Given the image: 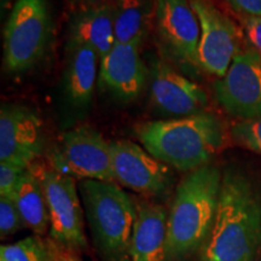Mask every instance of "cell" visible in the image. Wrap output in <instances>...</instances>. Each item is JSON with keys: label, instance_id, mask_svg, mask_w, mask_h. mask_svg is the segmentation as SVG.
Returning <instances> with one entry per match:
<instances>
[{"label": "cell", "instance_id": "6da1fadb", "mask_svg": "<svg viewBox=\"0 0 261 261\" xmlns=\"http://www.w3.org/2000/svg\"><path fill=\"white\" fill-rule=\"evenodd\" d=\"M261 254V192L238 168H226L213 227L201 261H257Z\"/></svg>", "mask_w": 261, "mask_h": 261}, {"label": "cell", "instance_id": "7a4b0ae2", "mask_svg": "<svg viewBox=\"0 0 261 261\" xmlns=\"http://www.w3.org/2000/svg\"><path fill=\"white\" fill-rule=\"evenodd\" d=\"M136 135L150 155L188 173L210 165L226 142L223 121L210 112L140 123Z\"/></svg>", "mask_w": 261, "mask_h": 261}, {"label": "cell", "instance_id": "3957f363", "mask_svg": "<svg viewBox=\"0 0 261 261\" xmlns=\"http://www.w3.org/2000/svg\"><path fill=\"white\" fill-rule=\"evenodd\" d=\"M221 181L220 168L210 163L179 182L168 213L167 261H187L201 252L217 215Z\"/></svg>", "mask_w": 261, "mask_h": 261}, {"label": "cell", "instance_id": "277c9868", "mask_svg": "<svg viewBox=\"0 0 261 261\" xmlns=\"http://www.w3.org/2000/svg\"><path fill=\"white\" fill-rule=\"evenodd\" d=\"M79 192L94 247L103 261H129L137 218L136 201L115 181L79 182Z\"/></svg>", "mask_w": 261, "mask_h": 261}, {"label": "cell", "instance_id": "5b68a950", "mask_svg": "<svg viewBox=\"0 0 261 261\" xmlns=\"http://www.w3.org/2000/svg\"><path fill=\"white\" fill-rule=\"evenodd\" d=\"M51 38L47 0H17L4 28V67L22 73L45 55Z\"/></svg>", "mask_w": 261, "mask_h": 261}, {"label": "cell", "instance_id": "8992f818", "mask_svg": "<svg viewBox=\"0 0 261 261\" xmlns=\"http://www.w3.org/2000/svg\"><path fill=\"white\" fill-rule=\"evenodd\" d=\"M48 163L57 172L74 179L115 181L110 142L86 125L61 136L48 154Z\"/></svg>", "mask_w": 261, "mask_h": 261}, {"label": "cell", "instance_id": "52a82bcc", "mask_svg": "<svg viewBox=\"0 0 261 261\" xmlns=\"http://www.w3.org/2000/svg\"><path fill=\"white\" fill-rule=\"evenodd\" d=\"M154 23L166 57L187 74L200 73L201 28L189 0H156Z\"/></svg>", "mask_w": 261, "mask_h": 261}, {"label": "cell", "instance_id": "ba28073f", "mask_svg": "<svg viewBox=\"0 0 261 261\" xmlns=\"http://www.w3.org/2000/svg\"><path fill=\"white\" fill-rule=\"evenodd\" d=\"M29 169L37 175L44 189L51 237L71 249L86 246L79 185L75 179L62 174L51 166L35 162Z\"/></svg>", "mask_w": 261, "mask_h": 261}, {"label": "cell", "instance_id": "9c48e42d", "mask_svg": "<svg viewBox=\"0 0 261 261\" xmlns=\"http://www.w3.org/2000/svg\"><path fill=\"white\" fill-rule=\"evenodd\" d=\"M217 102L228 115L243 120L261 117V55L241 50L223 77L214 84Z\"/></svg>", "mask_w": 261, "mask_h": 261}, {"label": "cell", "instance_id": "30bf717a", "mask_svg": "<svg viewBox=\"0 0 261 261\" xmlns=\"http://www.w3.org/2000/svg\"><path fill=\"white\" fill-rule=\"evenodd\" d=\"M150 104L161 116L177 119L207 112L208 97L198 84L162 58L149 63Z\"/></svg>", "mask_w": 261, "mask_h": 261}, {"label": "cell", "instance_id": "8fae6325", "mask_svg": "<svg viewBox=\"0 0 261 261\" xmlns=\"http://www.w3.org/2000/svg\"><path fill=\"white\" fill-rule=\"evenodd\" d=\"M115 182L148 197H165L174 182L166 163L128 140L110 142Z\"/></svg>", "mask_w": 261, "mask_h": 261}, {"label": "cell", "instance_id": "7c38bea8", "mask_svg": "<svg viewBox=\"0 0 261 261\" xmlns=\"http://www.w3.org/2000/svg\"><path fill=\"white\" fill-rule=\"evenodd\" d=\"M189 3L201 28L198 46L201 70L220 79L241 51L238 29L212 0H189Z\"/></svg>", "mask_w": 261, "mask_h": 261}, {"label": "cell", "instance_id": "4fadbf2b", "mask_svg": "<svg viewBox=\"0 0 261 261\" xmlns=\"http://www.w3.org/2000/svg\"><path fill=\"white\" fill-rule=\"evenodd\" d=\"M40 116L21 104H3L0 110V162L27 169L44 151Z\"/></svg>", "mask_w": 261, "mask_h": 261}, {"label": "cell", "instance_id": "5bb4252c", "mask_svg": "<svg viewBox=\"0 0 261 261\" xmlns=\"http://www.w3.org/2000/svg\"><path fill=\"white\" fill-rule=\"evenodd\" d=\"M139 47L138 44H115L100 61L99 89L119 102L135 100L149 83V68L140 56Z\"/></svg>", "mask_w": 261, "mask_h": 261}, {"label": "cell", "instance_id": "9a60e30c", "mask_svg": "<svg viewBox=\"0 0 261 261\" xmlns=\"http://www.w3.org/2000/svg\"><path fill=\"white\" fill-rule=\"evenodd\" d=\"M136 207L130 261H167V210L162 204L149 201H136Z\"/></svg>", "mask_w": 261, "mask_h": 261}, {"label": "cell", "instance_id": "2e32d148", "mask_svg": "<svg viewBox=\"0 0 261 261\" xmlns=\"http://www.w3.org/2000/svg\"><path fill=\"white\" fill-rule=\"evenodd\" d=\"M98 55L86 45L69 40L63 70L64 96L71 106L86 109L93 99Z\"/></svg>", "mask_w": 261, "mask_h": 261}, {"label": "cell", "instance_id": "e0dca14e", "mask_svg": "<svg viewBox=\"0 0 261 261\" xmlns=\"http://www.w3.org/2000/svg\"><path fill=\"white\" fill-rule=\"evenodd\" d=\"M69 29V40L91 47L102 61L116 44L114 5L112 3H103L83 6L71 17Z\"/></svg>", "mask_w": 261, "mask_h": 261}, {"label": "cell", "instance_id": "ac0fdd59", "mask_svg": "<svg viewBox=\"0 0 261 261\" xmlns=\"http://www.w3.org/2000/svg\"><path fill=\"white\" fill-rule=\"evenodd\" d=\"M113 5L116 44L142 45L155 18L156 0H115Z\"/></svg>", "mask_w": 261, "mask_h": 261}, {"label": "cell", "instance_id": "d6986e66", "mask_svg": "<svg viewBox=\"0 0 261 261\" xmlns=\"http://www.w3.org/2000/svg\"><path fill=\"white\" fill-rule=\"evenodd\" d=\"M12 198L17 204L25 227L38 236H44L50 231V215L44 189L37 175L29 168L22 174Z\"/></svg>", "mask_w": 261, "mask_h": 261}, {"label": "cell", "instance_id": "ffe728a7", "mask_svg": "<svg viewBox=\"0 0 261 261\" xmlns=\"http://www.w3.org/2000/svg\"><path fill=\"white\" fill-rule=\"evenodd\" d=\"M3 261H57L54 253L40 236L25 237L24 240L0 247Z\"/></svg>", "mask_w": 261, "mask_h": 261}, {"label": "cell", "instance_id": "44dd1931", "mask_svg": "<svg viewBox=\"0 0 261 261\" xmlns=\"http://www.w3.org/2000/svg\"><path fill=\"white\" fill-rule=\"evenodd\" d=\"M231 136L237 144L261 155V117L236 122L231 127Z\"/></svg>", "mask_w": 261, "mask_h": 261}, {"label": "cell", "instance_id": "7402d4cb", "mask_svg": "<svg viewBox=\"0 0 261 261\" xmlns=\"http://www.w3.org/2000/svg\"><path fill=\"white\" fill-rule=\"evenodd\" d=\"M23 226V219L14 198L0 196V234L3 240L17 233Z\"/></svg>", "mask_w": 261, "mask_h": 261}, {"label": "cell", "instance_id": "603a6c76", "mask_svg": "<svg viewBox=\"0 0 261 261\" xmlns=\"http://www.w3.org/2000/svg\"><path fill=\"white\" fill-rule=\"evenodd\" d=\"M25 169L8 162H0V196L14 197Z\"/></svg>", "mask_w": 261, "mask_h": 261}, {"label": "cell", "instance_id": "cb8c5ba5", "mask_svg": "<svg viewBox=\"0 0 261 261\" xmlns=\"http://www.w3.org/2000/svg\"><path fill=\"white\" fill-rule=\"evenodd\" d=\"M242 27L244 34L254 50L261 55V16L243 17Z\"/></svg>", "mask_w": 261, "mask_h": 261}, {"label": "cell", "instance_id": "d4e9b609", "mask_svg": "<svg viewBox=\"0 0 261 261\" xmlns=\"http://www.w3.org/2000/svg\"><path fill=\"white\" fill-rule=\"evenodd\" d=\"M243 17L261 16V0H225Z\"/></svg>", "mask_w": 261, "mask_h": 261}, {"label": "cell", "instance_id": "484cf974", "mask_svg": "<svg viewBox=\"0 0 261 261\" xmlns=\"http://www.w3.org/2000/svg\"><path fill=\"white\" fill-rule=\"evenodd\" d=\"M73 2L81 4L83 6H91V5H98L103 4V3H112L115 0H73Z\"/></svg>", "mask_w": 261, "mask_h": 261}, {"label": "cell", "instance_id": "4316f807", "mask_svg": "<svg viewBox=\"0 0 261 261\" xmlns=\"http://www.w3.org/2000/svg\"><path fill=\"white\" fill-rule=\"evenodd\" d=\"M57 261H69V259H64V257H63L62 260H57Z\"/></svg>", "mask_w": 261, "mask_h": 261}, {"label": "cell", "instance_id": "83f0119b", "mask_svg": "<svg viewBox=\"0 0 261 261\" xmlns=\"http://www.w3.org/2000/svg\"><path fill=\"white\" fill-rule=\"evenodd\" d=\"M69 261H75V260H73V259H69Z\"/></svg>", "mask_w": 261, "mask_h": 261}, {"label": "cell", "instance_id": "f1b7e54d", "mask_svg": "<svg viewBox=\"0 0 261 261\" xmlns=\"http://www.w3.org/2000/svg\"><path fill=\"white\" fill-rule=\"evenodd\" d=\"M0 261H3V260H0Z\"/></svg>", "mask_w": 261, "mask_h": 261}]
</instances>
